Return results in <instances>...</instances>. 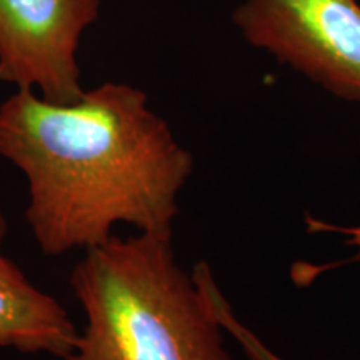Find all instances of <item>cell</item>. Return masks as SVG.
<instances>
[{
	"label": "cell",
	"mask_w": 360,
	"mask_h": 360,
	"mask_svg": "<svg viewBox=\"0 0 360 360\" xmlns=\"http://www.w3.org/2000/svg\"><path fill=\"white\" fill-rule=\"evenodd\" d=\"M0 157L27 177V222L52 257L102 244L117 224L172 233L193 170L147 94L119 82L69 105L17 89L0 103Z\"/></svg>",
	"instance_id": "1"
},
{
	"label": "cell",
	"mask_w": 360,
	"mask_h": 360,
	"mask_svg": "<svg viewBox=\"0 0 360 360\" xmlns=\"http://www.w3.org/2000/svg\"><path fill=\"white\" fill-rule=\"evenodd\" d=\"M85 327L62 360H232L204 289L172 233L110 236L70 277Z\"/></svg>",
	"instance_id": "2"
},
{
	"label": "cell",
	"mask_w": 360,
	"mask_h": 360,
	"mask_svg": "<svg viewBox=\"0 0 360 360\" xmlns=\"http://www.w3.org/2000/svg\"><path fill=\"white\" fill-rule=\"evenodd\" d=\"M233 24L252 47L344 101H360L359 0H244Z\"/></svg>",
	"instance_id": "3"
},
{
	"label": "cell",
	"mask_w": 360,
	"mask_h": 360,
	"mask_svg": "<svg viewBox=\"0 0 360 360\" xmlns=\"http://www.w3.org/2000/svg\"><path fill=\"white\" fill-rule=\"evenodd\" d=\"M102 0H0V82L69 105L82 98L77 51Z\"/></svg>",
	"instance_id": "4"
},
{
	"label": "cell",
	"mask_w": 360,
	"mask_h": 360,
	"mask_svg": "<svg viewBox=\"0 0 360 360\" xmlns=\"http://www.w3.org/2000/svg\"><path fill=\"white\" fill-rule=\"evenodd\" d=\"M77 335L67 310L0 255V347L64 359Z\"/></svg>",
	"instance_id": "5"
},
{
	"label": "cell",
	"mask_w": 360,
	"mask_h": 360,
	"mask_svg": "<svg viewBox=\"0 0 360 360\" xmlns=\"http://www.w3.org/2000/svg\"><path fill=\"white\" fill-rule=\"evenodd\" d=\"M193 276L204 289L207 299H209L210 307H212L215 317L219 319L220 326L227 334L233 337V340L240 345L249 360H283L281 355H277L272 349L264 344L262 339L250 330L240 319L233 312L232 305L229 304L227 297L222 294L217 281H215L212 269L207 262H199L193 267Z\"/></svg>",
	"instance_id": "6"
},
{
	"label": "cell",
	"mask_w": 360,
	"mask_h": 360,
	"mask_svg": "<svg viewBox=\"0 0 360 360\" xmlns=\"http://www.w3.org/2000/svg\"><path fill=\"white\" fill-rule=\"evenodd\" d=\"M310 231H319V232H335L339 236H344L349 245L359 247L360 249V225H349V227H340V225L321 222V220L307 219Z\"/></svg>",
	"instance_id": "7"
},
{
	"label": "cell",
	"mask_w": 360,
	"mask_h": 360,
	"mask_svg": "<svg viewBox=\"0 0 360 360\" xmlns=\"http://www.w3.org/2000/svg\"><path fill=\"white\" fill-rule=\"evenodd\" d=\"M6 232H7V224H6V217H4L2 210H0V244H2L4 237H6Z\"/></svg>",
	"instance_id": "8"
}]
</instances>
